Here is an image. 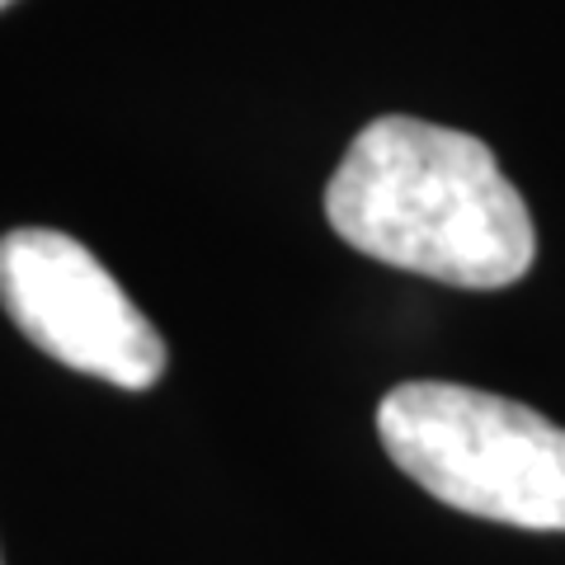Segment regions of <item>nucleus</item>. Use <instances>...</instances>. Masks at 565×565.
<instances>
[{
	"mask_svg": "<svg viewBox=\"0 0 565 565\" xmlns=\"http://www.w3.org/2000/svg\"><path fill=\"white\" fill-rule=\"evenodd\" d=\"M386 457L462 514L565 533V429L457 382H401L377 405Z\"/></svg>",
	"mask_w": 565,
	"mask_h": 565,
	"instance_id": "2",
	"label": "nucleus"
},
{
	"mask_svg": "<svg viewBox=\"0 0 565 565\" xmlns=\"http://www.w3.org/2000/svg\"><path fill=\"white\" fill-rule=\"evenodd\" d=\"M6 6H14V0H0V10H6Z\"/></svg>",
	"mask_w": 565,
	"mask_h": 565,
	"instance_id": "4",
	"label": "nucleus"
},
{
	"mask_svg": "<svg viewBox=\"0 0 565 565\" xmlns=\"http://www.w3.org/2000/svg\"><path fill=\"white\" fill-rule=\"evenodd\" d=\"M326 217L367 259L471 292L519 282L537 255L533 212L486 141L405 114L349 141Z\"/></svg>",
	"mask_w": 565,
	"mask_h": 565,
	"instance_id": "1",
	"label": "nucleus"
},
{
	"mask_svg": "<svg viewBox=\"0 0 565 565\" xmlns=\"http://www.w3.org/2000/svg\"><path fill=\"white\" fill-rule=\"evenodd\" d=\"M0 307L20 334L76 373L147 392L166 373V340L118 278L47 226L0 236Z\"/></svg>",
	"mask_w": 565,
	"mask_h": 565,
	"instance_id": "3",
	"label": "nucleus"
}]
</instances>
